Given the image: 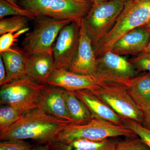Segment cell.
Segmentation results:
<instances>
[{
    "mask_svg": "<svg viewBox=\"0 0 150 150\" xmlns=\"http://www.w3.org/2000/svg\"><path fill=\"white\" fill-rule=\"evenodd\" d=\"M66 101L68 112L72 123L83 124L91 120L92 118L88 109L72 91L67 90Z\"/></svg>",
    "mask_w": 150,
    "mask_h": 150,
    "instance_id": "ffe728a7",
    "label": "cell"
},
{
    "mask_svg": "<svg viewBox=\"0 0 150 150\" xmlns=\"http://www.w3.org/2000/svg\"><path fill=\"white\" fill-rule=\"evenodd\" d=\"M128 92L139 107L150 101V72L138 75L126 86Z\"/></svg>",
    "mask_w": 150,
    "mask_h": 150,
    "instance_id": "d6986e66",
    "label": "cell"
},
{
    "mask_svg": "<svg viewBox=\"0 0 150 150\" xmlns=\"http://www.w3.org/2000/svg\"><path fill=\"white\" fill-rule=\"evenodd\" d=\"M54 69L53 53H38L28 56L25 75L33 81L46 85Z\"/></svg>",
    "mask_w": 150,
    "mask_h": 150,
    "instance_id": "2e32d148",
    "label": "cell"
},
{
    "mask_svg": "<svg viewBox=\"0 0 150 150\" xmlns=\"http://www.w3.org/2000/svg\"><path fill=\"white\" fill-rule=\"evenodd\" d=\"M10 16L25 17L29 19L35 20H38L40 18L22 7L13 5L5 0H0V18L2 19Z\"/></svg>",
    "mask_w": 150,
    "mask_h": 150,
    "instance_id": "7402d4cb",
    "label": "cell"
},
{
    "mask_svg": "<svg viewBox=\"0 0 150 150\" xmlns=\"http://www.w3.org/2000/svg\"><path fill=\"white\" fill-rule=\"evenodd\" d=\"M124 125L134 131L150 149V129L131 119H123Z\"/></svg>",
    "mask_w": 150,
    "mask_h": 150,
    "instance_id": "cb8c5ba5",
    "label": "cell"
},
{
    "mask_svg": "<svg viewBox=\"0 0 150 150\" xmlns=\"http://www.w3.org/2000/svg\"><path fill=\"white\" fill-rule=\"evenodd\" d=\"M89 1H91V0H89Z\"/></svg>",
    "mask_w": 150,
    "mask_h": 150,
    "instance_id": "74e56055",
    "label": "cell"
},
{
    "mask_svg": "<svg viewBox=\"0 0 150 150\" xmlns=\"http://www.w3.org/2000/svg\"><path fill=\"white\" fill-rule=\"evenodd\" d=\"M30 28H25L15 33H8L1 35L0 37V53L9 51L12 49V46L18 40L19 37L28 32Z\"/></svg>",
    "mask_w": 150,
    "mask_h": 150,
    "instance_id": "d4e9b609",
    "label": "cell"
},
{
    "mask_svg": "<svg viewBox=\"0 0 150 150\" xmlns=\"http://www.w3.org/2000/svg\"><path fill=\"white\" fill-rule=\"evenodd\" d=\"M45 86L26 76L12 81L1 86V104L11 105L24 113L38 108V98Z\"/></svg>",
    "mask_w": 150,
    "mask_h": 150,
    "instance_id": "8992f818",
    "label": "cell"
},
{
    "mask_svg": "<svg viewBox=\"0 0 150 150\" xmlns=\"http://www.w3.org/2000/svg\"><path fill=\"white\" fill-rule=\"evenodd\" d=\"M81 23L71 22L59 33L53 48L54 69H69L77 52Z\"/></svg>",
    "mask_w": 150,
    "mask_h": 150,
    "instance_id": "30bf717a",
    "label": "cell"
},
{
    "mask_svg": "<svg viewBox=\"0 0 150 150\" xmlns=\"http://www.w3.org/2000/svg\"><path fill=\"white\" fill-rule=\"evenodd\" d=\"M21 5L39 17L81 22L93 3L89 0H21Z\"/></svg>",
    "mask_w": 150,
    "mask_h": 150,
    "instance_id": "277c9868",
    "label": "cell"
},
{
    "mask_svg": "<svg viewBox=\"0 0 150 150\" xmlns=\"http://www.w3.org/2000/svg\"><path fill=\"white\" fill-rule=\"evenodd\" d=\"M137 70L150 72V54L144 52L129 60Z\"/></svg>",
    "mask_w": 150,
    "mask_h": 150,
    "instance_id": "83f0119b",
    "label": "cell"
},
{
    "mask_svg": "<svg viewBox=\"0 0 150 150\" xmlns=\"http://www.w3.org/2000/svg\"><path fill=\"white\" fill-rule=\"evenodd\" d=\"M143 27L150 32V21L146 24L144 26H143Z\"/></svg>",
    "mask_w": 150,
    "mask_h": 150,
    "instance_id": "e575fe53",
    "label": "cell"
},
{
    "mask_svg": "<svg viewBox=\"0 0 150 150\" xmlns=\"http://www.w3.org/2000/svg\"><path fill=\"white\" fill-rule=\"evenodd\" d=\"M138 72L129 60L123 56L106 51L97 58L94 76L99 82L111 83L126 86Z\"/></svg>",
    "mask_w": 150,
    "mask_h": 150,
    "instance_id": "9c48e42d",
    "label": "cell"
},
{
    "mask_svg": "<svg viewBox=\"0 0 150 150\" xmlns=\"http://www.w3.org/2000/svg\"><path fill=\"white\" fill-rule=\"evenodd\" d=\"M72 91L85 105L91 114L92 118L125 126L123 118L91 91L81 90Z\"/></svg>",
    "mask_w": 150,
    "mask_h": 150,
    "instance_id": "9a60e30c",
    "label": "cell"
},
{
    "mask_svg": "<svg viewBox=\"0 0 150 150\" xmlns=\"http://www.w3.org/2000/svg\"><path fill=\"white\" fill-rule=\"evenodd\" d=\"M100 83L94 76L80 74L67 70L54 69L48 78L47 85L59 87L69 91H92Z\"/></svg>",
    "mask_w": 150,
    "mask_h": 150,
    "instance_id": "4fadbf2b",
    "label": "cell"
},
{
    "mask_svg": "<svg viewBox=\"0 0 150 150\" xmlns=\"http://www.w3.org/2000/svg\"><path fill=\"white\" fill-rule=\"evenodd\" d=\"M143 115V122L147 128L150 129V101L140 108Z\"/></svg>",
    "mask_w": 150,
    "mask_h": 150,
    "instance_id": "f1b7e54d",
    "label": "cell"
},
{
    "mask_svg": "<svg viewBox=\"0 0 150 150\" xmlns=\"http://www.w3.org/2000/svg\"><path fill=\"white\" fill-rule=\"evenodd\" d=\"M91 91L123 119L143 123L142 110L129 94L126 86L101 82L96 88Z\"/></svg>",
    "mask_w": 150,
    "mask_h": 150,
    "instance_id": "ba28073f",
    "label": "cell"
},
{
    "mask_svg": "<svg viewBox=\"0 0 150 150\" xmlns=\"http://www.w3.org/2000/svg\"><path fill=\"white\" fill-rule=\"evenodd\" d=\"M71 122L54 117L39 108L24 112L4 134L1 141L31 140L38 145L48 144Z\"/></svg>",
    "mask_w": 150,
    "mask_h": 150,
    "instance_id": "6da1fadb",
    "label": "cell"
},
{
    "mask_svg": "<svg viewBox=\"0 0 150 150\" xmlns=\"http://www.w3.org/2000/svg\"><path fill=\"white\" fill-rule=\"evenodd\" d=\"M49 150H115L117 142L106 139L100 141L85 139L52 141L48 143Z\"/></svg>",
    "mask_w": 150,
    "mask_h": 150,
    "instance_id": "ac0fdd59",
    "label": "cell"
},
{
    "mask_svg": "<svg viewBox=\"0 0 150 150\" xmlns=\"http://www.w3.org/2000/svg\"><path fill=\"white\" fill-rule=\"evenodd\" d=\"M125 1V2L126 3L127 2L129 1H131V0H124Z\"/></svg>",
    "mask_w": 150,
    "mask_h": 150,
    "instance_id": "d590c367",
    "label": "cell"
},
{
    "mask_svg": "<svg viewBox=\"0 0 150 150\" xmlns=\"http://www.w3.org/2000/svg\"><path fill=\"white\" fill-rule=\"evenodd\" d=\"M108 1H110V0H108Z\"/></svg>",
    "mask_w": 150,
    "mask_h": 150,
    "instance_id": "8d00e7d4",
    "label": "cell"
},
{
    "mask_svg": "<svg viewBox=\"0 0 150 150\" xmlns=\"http://www.w3.org/2000/svg\"><path fill=\"white\" fill-rule=\"evenodd\" d=\"M7 2L10 3L11 4L13 5L16 6L17 7H21L20 6H19L17 2V0H5Z\"/></svg>",
    "mask_w": 150,
    "mask_h": 150,
    "instance_id": "1f68e13d",
    "label": "cell"
},
{
    "mask_svg": "<svg viewBox=\"0 0 150 150\" xmlns=\"http://www.w3.org/2000/svg\"><path fill=\"white\" fill-rule=\"evenodd\" d=\"M24 113L16 108L1 105L0 108V135L4 134Z\"/></svg>",
    "mask_w": 150,
    "mask_h": 150,
    "instance_id": "44dd1931",
    "label": "cell"
},
{
    "mask_svg": "<svg viewBox=\"0 0 150 150\" xmlns=\"http://www.w3.org/2000/svg\"><path fill=\"white\" fill-rule=\"evenodd\" d=\"M108 1V0H91L93 4H98L100 3L105 2Z\"/></svg>",
    "mask_w": 150,
    "mask_h": 150,
    "instance_id": "d6a6232c",
    "label": "cell"
},
{
    "mask_svg": "<svg viewBox=\"0 0 150 150\" xmlns=\"http://www.w3.org/2000/svg\"><path fill=\"white\" fill-rule=\"evenodd\" d=\"M7 73L6 84L25 76L28 55L23 50L12 48L0 53Z\"/></svg>",
    "mask_w": 150,
    "mask_h": 150,
    "instance_id": "e0dca14e",
    "label": "cell"
},
{
    "mask_svg": "<svg viewBox=\"0 0 150 150\" xmlns=\"http://www.w3.org/2000/svg\"><path fill=\"white\" fill-rule=\"evenodd\" d=\"M144 52H147V53H149V54H150V39L149 43H148L146 48L145 49Z\"/></svg>",
    "mask_w": 150,
    "mask_h": 150,
    "instance_id": "836d02e7",
    "label": "cell"
},
{
    "mask_svg": "<svg viewBox=\"0 0 150 150\" xmlns=\"http://www.w3.org/2000/svg\"><path fill=\"white\" fill-rule=\"evenodd\" d=\"M72 21L40 17L35 28L26 33L22 42L23 50L28 56L38 53H53L54 43L61 30Z\"/></svg>",
    "mask_w": 150,
    "mask_h": 150,
    "instance_id": "52a82bcc",
    "label": "cell"
},
{
    "mask_svg": "<svg viewBox=\"0 0 150 150\" xmlns=\"http://www.w3.org/2000/svg\"><path fill=\"white\" fill-rule=\"evenodd\" d=\"M49 144L36 145L32 150H49Z\"/></svg>",
    "mask_w": 150,
    "mask_h": 150,
    "instance_id": "4dcf8cb0",
    "label": "cell"
},
{
    "mask_svg": "<svg viewBox=\"0 0 150 150\" xmlns=\"http://www.w3.org/2000/svg\"><path fill=\"white\" fill-rule=\"evenodd\" d=\"M36 146L26 140L12 139L1 141L0 150H32Z\"/></svg>",
    "mask_w": 150,
    "mask_h": 150,
    "instance_id": "4316f807",
    "label": "cell"
},
{
    "mask_svg": "<svg viewBox=\"0 0 150 150\" xmlns=\"http://www.w3.org/2000/svg\"><path fill=\"white\" fill-rule=\"evenodd\" d=\"M7 78V73L5 66L2 58L0 56V86L5 84Z\"/></svg>",
    "mask_w": 150,
    "mask_h": 150,
    "instance_id": "f546056e",
    "label": "cell"
},
{
    "mask_svg": "<svg viewBox=\"0 0 150 150\" xmlns=\"http://www.w3.org/2000/svg\"><path fill=\"white\" fill-rule=\"evenodd\" d=\"M150 39V32L143 26L137 28L119 38L110 51L120 56H137L144 52Z\"/></svg>",
    "mask_w": 150,
    "mask_h": 150,
    "instance_id": "5bb4252c",
    "label": "cell"
},
{
    "mask_svg": "<svg viewBox=\"0 0 150 150\" xmlns=\"http://www.w3.org/2000/svg\"><path fill=\"white\" fill-rule=\"evenodd\" d=\"M124 0H110L98 4L91 8L81 23L92 45L107 35L115 25L123 10Z\"/></svg>",
    "mask_w": 150,
    "mask_h": 150,
    "instance_id": "5b68a950",
    "label": "cell"
},
{
    "mask_svg": "<svg viewBox=\"0 0 150 150\" xmlns=\"http://www.w3.org/2000/svg\"><path fill=\"white\" fill-rule=\"evenodd\" d=\"M118 137L134 138L138 136L126 126L92 118L90 121L83 124L69 123L55 140L61 142L76 139L100 141Z\"/></svg>",
    "mask_w": 150,
    "mask_h": 150,
    "instance_id": "3957f363",
    "label": "cell"
},
{
    "mask_svg": "<svg viewBox=\"0 0 150 150\" xmlns=\"http://www.w3.org/2000/svg\"><path fill=\"white\" fill-rule=\"evenodd\" d=\"M64 89L46 85L38 99V108L51 115L72 123L67 109Z\"/></svg>",
    "mask_w": 150,
    "mask_h": 150,
    "instance_id": "8fae6325",
    "label": "cell"
},
{
    "mask_svg": "<svg viewBox=\"0 0 150 150\" xmlns=\"http://www.w3.org/2000/svg\"><path fill=\"white\" fill-rule=\"evenodd\" d=\"M96 60L91 39L81 23L77 52L68 70L80 74L94 76L96 68Z\"/></svg>",
    "mask_w": 150,
    "mask_h": 150,
    "instance_id": "7c38bea8",
    "label": "cell"
},
{
    "mask_svg": "<svg viewBox=\"0 0 150 150\" xmlns=\"http://www.w3.org/2000/svg\"><path fill=\"white\" fill-rule=\"evenodd\" d=\"M150 21V0H131L125 4L115 25L108 33L93 45L97 58L110 51L127 32L144 26Z\"/></svg>",
    "mask_w": 150,
    "mask_h": 150,
    "instance_id": "7a4b0ae2",
    "label": "cell"
},
{
    "mask_svg": "<svg viewBox=\"0 0 150 150\" xmlns=\"http://www.w3.org/2000/svg\"><path fill=\"white\" fill-rule=\"evenodd\" d=\"M28 20L27 18L21 16H13L1 19L0 35L18 32L27 27Z\"/></svg>",
    "mask_w": 150,
    "mask_h": 150,
    "instance_id": "603a6c76",
    "label": "cell"
},
{
    "mask_svg": "<svg viewBox=\"0 0 150 150\" xmlns=\"http://www.w3.org/2000/svg\"><path fill=\"white\" fill-rule=\"evenodd\" d=\"M137 137L117 142L115 150H150L142 140Z\"/></svg>",
    "mask_w": 150,
    "mask_h": 150,
    "instance_id": "484cf974",
    "label": "cell"
}]
</instances>
